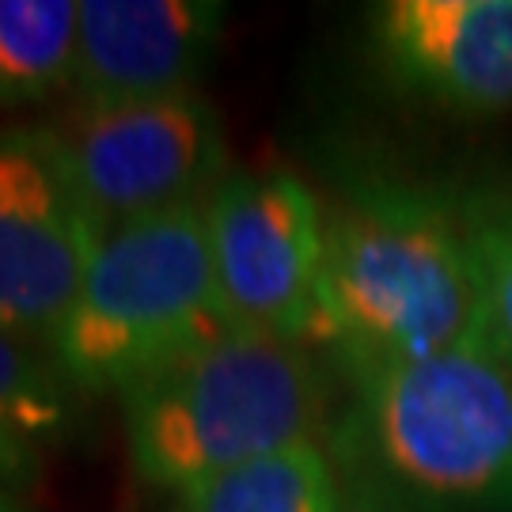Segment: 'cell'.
I'll return each instance as SVG.
<instances>
[{
    "label": "cell",
    "instance_id": "6da1fadb",
    "mask_svg": "<svg viewBox=\"0 0 512 512\" xmlns=\"http://www.w3.org/2000/svg\"><path fill=\"white\" fill-rule=\"evenodd\" d=\"M323 319L346 372L486 342L475 209L425 186H357L327 217Z\"/></svg>",
    "mask_w": 512,
    "mask_h": 512
},
{
    "label": "cell",
    "instance_id": "7a4b0ae2",
    "mask_svg": "<svg viewBox=\"0 0 512 512\" xmlns=\"http://www.w3.org/2000/svg\"><path fill=\"white\" fill-rule=\"evenodd\" d=\"M349 467L440 512H512V365L494 346L349 372Z\"/></svg>",
    "mask_w": 512,
    "mask_h": 512
},
{
    "label": "cell",
    "instance_id": "3957f363",
    "mask_svg": "<svg viewBox=\"0 0 512 512\" xmlns=\"http://www.w3.org/2000/svg\"><path fill=\"white\" fill-rule=\"evenodd\" d=\"M129 463L160 490L209 482L296 444L327 421V384L308 346L232 330L122 395Z\"/></svg>",
    "mask_w": 512,
    "mask_h": 512
},
{
    "label": "cell",
    "instance_id": "277c9868",
    "mask_svg": "<svg viewBox=\"0 0 512 512\" xmlns=\"http://www.w3.org/2000/svg\"><path fill=\"white\" fill-rule=\"evenodd\" d=\"M239 330L213 274L205 202L103 236L84 289L54 330V365L76 391H118Z\"/></svg>",
    "mask_w": 512,
    "mask_h": 512
},
{
    "label": "cell",
    "instance_id": "5b68a950",
    "mask_svg": "<svg viewBox=\"0 0 512 512\" xmlns=\"http://www.w3.org/2000/svg\"><path fill=\"white\" fill-rule=\"evenodd\" d=\"M224 308L239 330L323 346L327 220L293 171H228L205 198Z\"/></svg>",
    "mask_w": 512,
    "mask_h": 512
},
{
    "label": "cell",
    "instance_id": "8992f818",
    "mask_svg": "<svg viewBox=\"0 0 512 512\" xmlns=\"http://www.w3.org/2000/svg\"><path fill=\"white\" fill-rule=\"evenodd\" d=\"M50 133L103 232L205 202L228 175L220 118L202 92L80 103Z\"/></svg>",
    "mask_w": 512,
    "mask_h": 512
},
{
    "label": "cell",
    "instance_id": "52a82bcc",
    "mask_svg": "<svg viewBox=\"0 0 512 512\" xmlns=\"http://www.w3.org/2000/svg\"><path fill=\"white\" fill-rule=\"evenodd\" d=\"M103 236L54 133H0V338H54Z\"/></svg>",
    "mask_w": 512,
    "mask_h": 512
},
{
    "label": "cell",
    "instance_id": "ba28073f",
    "mask_svg": "<svg viewBox=\"0 0 512 512\" xmlns=\"http://www.w3.org/2000/svg\"><path fill=\"white\" fill-rule=\"evenodd\" d=\"M387 84L452 118L512 110V0H387L368 16Z\"/></svg>",
    "mask_w": 512,
    "mask_h": 512
},
{
    "label": "cell",
    "instance_id": "9c48e42d",
    "mask_svg": "<svg viewBox=\"0 0 512 512\" xmlns=\"http://www.w3.org/2000/svg\"><path fill=\"white\" fill-rule=\"evenodd\" d=\"M220 31L217 0H84L73 88L80 103L198 92Z\"/></svg>",
    "mask_w": 512,
    "mask_h": 512
},
{
    "label": "cell",
    "instance_id": "30bf717a",
    "mask_svg": "<svg viewBox=\"0 0 512 512\" xmlns=\"http://www.w3.org/2000/svg\"><path fill=\"white\" fill-rule=\"evenodd\" d=\"M73 391L54 361L0 338V490L16 494L46 475L73 437Z\"/></svg>",
    "mask_w": 512,
    "mask_h": 512
},
{
    "label": "cell",
    "instance_id": "8fae6325",
    "mask_svg": "<svg viewBox=\"0 0 512 512\" xmlns=\"http://www.w3.org/2000/svg\"><path fill=\"white\" fill-rule=\"evenodd\" d=\"M179 512H342V478L315 440L190 486Z\"/></svg>",
    "mask_w": 512,
    "mask_h": 512
},
{
    "label": "cell",
    "instance_id": "7c38bea8",
    "mask_svg": "<svg viewBox=\"0 0 512 512\" xmlns=\"http://www.w3.org/2000/svg\"><path fill=\"white\" fill-rule=\"evenodd\" d=\"M80 4L0 0V107H23L73 84Z\"/></svg>",
    "mask_w": 512,
    "mask_h": 512
},
{
    "label": "cell",
    "instance_id": "4fadbf2b",
    "mask_svg": "<svg viewBox=\"0 0 512 512\" xmlns=\"http://www.w3.org/2000/svg\"><path fill=\"white\" fill-rule=\"evenodd\" d=\"M475 247L482 274L486 342L512 365V205L475 209Z\"/></svg>",
    "mask_w": 512,
    "mask_h": 512
},
{
    "label": "cell",
    "instance_id": "5bb4252c",
    "mask_svg": "<svg viewBox=\"0 0 512 512\" xmlns=\"http://www.w3.org/2000/svg\"><path fill=\"white\" fill-rule=\"evenodd\" d=\"M342 512H440L433 505H425L418 497L403 494L399 486L384 482L372 471L349 467L342 475Z\"/></svg>",
    "mask_w": 512,
    "mask_h": 512
},
{
    "label": "cell",
    "instance_id": "9a60e30c",
    "mask_svg": "<svg viewBox=\"0 0 512 512\" xmlns=\"http://www.w3.org/2000/svg\"><path fill=\"white\" fill-rule=\"evenodd\" d=\"M0 512H35L31 505H23L12 490H0Z\"/></svg>",
    "mask_w": 512,
    "mask_h": 512
}]
</instances>
